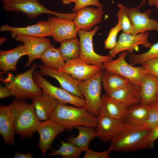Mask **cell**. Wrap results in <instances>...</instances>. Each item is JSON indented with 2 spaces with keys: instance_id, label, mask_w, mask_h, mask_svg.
I'll return each instance as SVG.
<instances>
[{
  "instance_id": "1",
  "label": "cell",
  "mask_w": 158,
  "mask_h": 158,
  "mask_svg": "<svg viewBox=\"0 0 158 158\" xmlns=\"http://www.w3.org/2000/svg\"><path fill=\"white\" fill-rule=\"evenodd\" d=\"M151 129L144 126L124 125L110 142L108 150L110 152L129 153L149 148Z\"/></svg>"
},
{
  "instance_id": "2",
  "label": "cell",
  "mask_w": 158,
  "mask_h": 158,
  "mask_svg": "<svg viewBox=\"0 0 158 158\" xmlns=\"http://www.w3.org/2000/svg\"><path fill=\"white\" fill-rule=\"evenodd\" d=\"M11 104L15 133L22 139L31 138L40 121L32 104L16 98Z\"/></svg>"
},
{
  "instance_id": "3",
  "label": "cell",
  "mask_w": 158,
  "mask_h": 158,
  "mask_svg": "<svg viewBox=\"0 0 158 158\" xmlns=\"http://www.w3.org/2000/svg\"><path fill=\"white\" fill-rule=\"evenodd\" d=\"M50 119L68 130L81 126L96 128L98 123V118L92 116L85 108L76 107L66 104H59Z\"/></svg>"
},
{
  "instance_id": "4",
  "label": "cell",
  "mask_w": 158,
  "mask_h": 158,
  "mask_svg": "<svg viewBox=\"0 0 158 158\" xmlns=\"http://www.w3.org/2000/svg\"><path fill=\"white\" fill-rule=\"evenodd\" d=\"M37 69V65L34 63L24 73L10 75L6 79L5 86L16 98L23 100L32 99L43 93V90L36 84L33 78V74Z\"/></svg>"
},
{
  "instance_id": "5",
  "label": "cell",
  "mask_w": 158,
  "mask_h": 158,
  "mask_svg": "<svg viewBox=\"0 0 158 158\" xmlns=\"http://www.w3.org/2000/svg\"><path fill=\"white\" fill-rule=\"evenodd\" d=\"M101 69L90 78L79 81V87L86 102L85 108L92 116L98 118L101 97L102 77Z\"/></svg>"
},
{
  "instance_id": "6",
  "label": "cell",
  "mask_w": 158,
  "mask_h": 158,
  "mask_svg": "<svg viewBox=\"0 0 158 158\" xmlns=\"http://www.w3.org/2000/svg\"><path fill=\"white\" fill-rule=\"evenodd\" d=\"M99 28L96 26L92 30L86 31L81 29L78 31L80 43V52L79 58L85 63L99 67L103 70V64L112 60L109 55L102 56L94 51L92 43L93 36Z\"/></svg>"
},
{
  "instance_id": "7",
  "label": "cell",
  "mask_w": 158,
  "mask_h": 158,
  "mask_svg": "<svg viewBox=\"0 0 158 158\" xmlns=\"http://www.w3.org/2000/svg\"><path fill=\"white\" fill-rule=\"evenodd\" d=\"M116 59L103 64V70L117 74L128 79L130 82L140 85L144 76L148 73L142 66L134 67L127 63L125 58L128 51H123Z\"/></svg>"
},
{
  "instance_id": "8",
  "label": "cell",
  "mask_w": 158,
  "mask_h": 158,
  "mask_svg": "<svg viewBox=\"0 0 158 158\" xmlns=\"http://www.w3.org/2000/svg\"><path fill=\"white\" fill-rule=\"evenodd\" d=\"M4 9L6 11L20 12L30 19H34L40 14H53L56 17L65 18L66 13L54 12L42 5L39 0H1Z\"/></svg>"
},
{
  "instance_id": "9",
  "label": "cell",
  "mask_w": 158,
  "mask_h": 158,
  "mask_svg": "<svg viewBox=\"0 0 158 158\" xmlns=\"http://www.w3.org/2000/svg\"><path fill=\"white\" fill-rule=\"evenodd\" d=\"M42 76L36 70L32 75L36 84L44 91L57 99L60 104L68 103L78 107H85L86 102L84 99L76 96L63 88L52 85Z\"/></svg>"
},
{
  "instance_id": "10",
  "label": "cell",
  "mask_w": 158,
  "mask_h": 158,
  "mask_svg": "<svg viewBox=\"0 0 158 158\" xmlns=\"http://www.w3.org/2000/svg\"><path fill=\"white\" fill-rule=\"evenodd\" d=\"M133 27L131 34L136 35L149 30L158 31V21L150 18L151 10L141 12L138 6L128 8L125 6Z\"/></svg>"
},
{
  "instance_id": "11",
  "label": "cell",
  "mask_w": 158,
  "mask_h": 158,
  "mask_svg": "<svg viewBox=\"0 0 158 158\" xmlns=\"http://www.w3.org/2000/svg\"><path fill=\"white\" fill-rule=\"evenodd\" d=\"M149 35L148 32L136 35L123 32L120 36L115 47L110 51L109 55L114 58L116 54L123 51H127L132 54L133 50L139 45L146 48H150L152 44L148 40Z\"/></svg>"
},
{
  "instance_id": "12",
  "label": "cell",
  "mask_w": 158,
  "mask_h": 158,
  "mask_svg": "<svg viewBox=\"0 0 158 158\" xmlns=\"http://www.w3.org/2000/svg\"><path fill=\"white\" fill-rule=\"evenodd\" d=\"M15 40L23 44L28 60L25 66H30L34 60L40 59L42 56L51 45V41L45 37L19 35Z\"/></svg>"
},
{
  "instance_id": "13",
  "label": "cell",
  "mask_w": 158,
  "mask_h": 158,
  "mask_svg": "<svg viewBox=\"0 0 158 158\" xmlns=\"http://www.w3.org/2000/svg\"><path fill=\"white\" fill-rule=\"evenodd\" d=\"M65 129L62 125L51 119L40 121L37 128L40 135L37 146L42 153L43 157L47 151L52 148L55 138Z\"/></svg>"
},
{
  "instance_id": "14",
  "label": "cell",
  "mask_w": 158,
  "mask_h": 158,
  "mask_svg": "<svg viewBox=\"0 0 158 158\" xmlns=\"http://www.w3.org/2000/svg\"><path fill=\"white\" fill-rule=\"evenodd\" d=\"M39 71L42 75L53 77L58 81L61 87L72 94L85 99L78 85L79 82L69 74L58 69L39 65Z\"/></svg>"
},
{
  "instance_id": "15",
  "label": "cell",
  "mask_w": 158,
  "mask_h": 158,
  "mask_svg": "<svg viewBox=\"0 0 158 158\" xmlns=\"http://www.w3.org/2000/svg\"><path fill=\"white\" fill-rule=\"evenodd\" d=\"M47 21L49 25L51 36L55 42H61L76 37L77 30L72 20L50 17Z\"/></svg>"
},
{
  "instance_id": "16",
  "label": "cell",
  "mask_w": 158,
  "mask_h": 158,
  "mask_svg": "<svg viewBox=\"0 0 158 158\" xmlns=\"http://www.w3.org/2000/svg\"><path fill=\"white\" fill-rule=\"evenodd\" d=\"M101 69L99 67L86 63L78 58L66 61L63 67L59 70L79 82L90 78Z\"/></svg>"
},
{
  "instance_id": "17",
  "label": "cell",
  "mask_w": 158,
  "mask_h": 158,
  "mask_svg": "<svg viewBox=\"0 0 158 158\" xmlns=\"http://www.w3.org/2000/svg\"><path fill=\"white\" fill-rule=\"evenodd\" d=\"M104 12L103 8L86 7L75 13L73 20L78 31H90L102 20Z\"/></svg>"
},
{
  "instance_id": "18",
  "label": "cell",
  "mask_w": 158,
  "mask_h": 158,
  "mask_svg": "<svg viewBox=\"0 0 158 158\" xmlns=\"http://www.w3.org/2000/svg\"><path fill=\"white\" fill-rule=\"evenodd\" d=\"M1 32H11L12 37L19 35L45 37L51 36L50 28L47 21L41 20L36 24L25 27H13L7 24L3 25L0 28Z\"/></svg>"
},
{
  "instance_id": "19",
  "label": "cell",
  "mask_w": 158,
  "mask_h": 158,
  "mask_svg": "<svg viewBox=\"0 0 158 158\" xmlns=\"http://www.w3.org/2000/svg\"><path fill=\"white\" fill-rule=\"evenodd\" d=\"M124 123L116 119L105 116H99L96 130V137L103 142H110L119 133Z\"/></svg>"
},
{
  "instance_id": "20",
  "label": "cell",
  "mask_w": 158,
  "mask_h": 158,
  "mask_svg": "<svg viewBox=\"0 0 158 158\" xmlns=\"http://www.w3.org/2000/svg\"><path fill=\"white\" fill-rule=\"evenodd\" d=\"M43 91L42 94L32 99V103L40 121L50 119L55 108L60 104L57 99Z\"/></svg>"
},
{
  "instance_id": "21",
  "label": "cell",
  "mask_w": 158,
  "mask_h": 158,
  "mask_svg": "<svg viewBox=\"0 0 158 158\" xmlns=\"http://www.w3.org/2000/svg\"><path fill=\"white\" fill-rule=\"evenodd\" d=\"M140 85L129 82L122 88L107 95L123 104L127 109L141 102Z\"/></svg>"
},
{
  "instance_id": "22",
  "label": "cell",
  "mask_w": 158,
  "mask_h": 158,
  "mask_svg": "<svg viewBox=\"0 0 158 158\" xmlns=\"http://www.w3.org/2000/svg\"><path fill=\"white\" fill-rule=\"evenodd\" d=\"M0 134L6 144L8 146L15 145L12 105L0 106Z\"/></svg>"
},
{
  "instance_id": "23",
  "label": "cell",
  "mask_w": 158,
  "mask_h": 158,
  "mask_svg": "<svg viewBox=\"0 0 158 158\" xmlns=\"http://www.w3.org/2000/svg\"><path fill=\"white\" fill-rule=\"evenodd\" d=\"M127 108L122 103L106 94L101 97L99 116L116 119L124 123Z\"/></svg>"
},
{
  "instance_id": "24",
  "label": "cell",
  "mask_w": 158,
  "mask_h": 158,
  "mask_svg": "<svg viewBox=\"0 0 158 158\" xmlns=\"http://www.w3.org/2000/svg\"><path fill=\"white\" fill-rule=\"evenodd\" d=\"M141 102L149 105L156 101L158 77L149 73L143 77L140 84Z\"/></svg>"
},
{
  "instance_id": "25",
  "label": "cell",
  "mask_w": 158,
  "mask_h": 158,
  "mask_svg": "<svg viewBox=\"0 0 158 158\" xmlns=\"http://www.w3.org/2000/svg\"><path fill=\"white\" fill-rule=\"evenodd\" d=\"M27 55L23 45L8 51H0V69L4 72H16V66L19 59Z\"/></svg>"
},
{
  "instance_id": "26",
  "label": "cell",
  "mask_w": 158,
  "mask_h": 158,
  "mask_svg": "<svg viewBox=\"0 0 158 158\" xmlns=\"http://www.w3.org/2000/svg\"><path fill=\"white\" fill-rule=\"evenodd\" d=\"M149 111V105L141 102L132 105L127 109L124 123L131 126H144Z\"/></svg>"
},
{
  "instance_id": "27",
  "label": "cell",
  "mask_w": 158,
  "mask_h": 158,
  "mask_svg": "<svg viewBox=\"0 0 158 158\" xmlns=\"http://www.w3.org/2000/svg\"><path fill=\"white\" fill-rule=\"evenodd\" d=\"M95 127L90 126H78L76 127L78 131L77 136H70L67 137V141L70 142L85 152L89 148L92 140L97 136Z\"/></svg>"
},
{
  "instance_id": "28",
  "label": "cell",
  "mask_w": 158,
  "mask_h": 158,
  "mask_svg": "<svg viewBox=\"0 0 158 158\" xmlns=\"http://www.w3.org/2000/svg\"><path fill=\"white\" fill-rule=\"evenodd\" d=\"M129 82L128 79L117 74L103 71L102 85L107 95L124 87Z\"/></svg>"
},
{
  "instance_id": "29",
  "label": "cell",
  "mask_w": 158,
  "mask_h": 158,
  "mask_svg": "<svg viewBox=\"0 0 158 158\" xmlns=\"http://www.w3.org/2000/svg\"><path fill=\"white\" fill-rule=\"evenodd\" d=\"M60 43L58 49L65 62L79 58L80 43L76 37L66 40Z\"/></svg>"
},
{
  "instance_id": "30",
  "label": "cell",
  "mask_w": 158,
  "mask_h": 158,
  "mask_svg": "<svg viewBox=\"0 0 158 158\" xmlns=\"http://www.w3.org/2000/svg\"><path fill=\"white\" fill-rule=\"evenodd\" d=\"M40 59L44 65L59 70L63 67L65 62L58 49L55 48L51 44L43 54Z\"/></svg>"
},
{
  "instance_id": "31",
  "label": "cell",
  "mask_w": 158,
  "mask_h": 158,
  "mask_svg": "<svg viewBox=\"0 0 158 158\" xmlns=\"http://www.w3.org/2000/svg\"><path fill=\"white\" fill-rule=\"evenodd\" d=\"M61 145L58 149L53 151L46 156L60 155L63 158H78L82 152L81 150L72 143L65 142L59 139Z\"/></svg>"
},
{
  "instance_id": "32",
  "label": "cell",
  "mask_w": 158,
  "mask_h": 158,
  "mask_svg": "<svg viewBox=\"0 0 158 158\" xmlns=\"http://www.w3.org/2000/svg\"><path fill=\"white\" fill-rule=\"evenodd\" d=\"M158 58V42L152 45L150 49L144 53L135 54H130L129 60L133 65L141 64L150 59Z\"/></svg>"
},
{
  "instance_id": "33",
  "label": "cell",
  "mask_w": 158,
  "mask_h": 158,
  "mask_svg": "<svg viewBox=\"0 0 158 158\" xmlns=\"http://www.w3.org/2000/svg\"><path fill=\"white\" fill-rule=\"evenodd\" d=\"M118 6L119 8L117 14L118 22L120 24L123 32L131 34L133 27L130 18L125 9V6L119 3Z\"/></svg>"
},
{
  "instance_id": "34",
  "label": "cell",
  "mask_w": 158,
  "mask_h": 158,
  "mask_svg": "<svg viewBox=\"0 0 158 158\" xmlns=\"http://www.w3.org/2000/svg\"><path fill=\"white\" fill-rule=\"evenodd\" d=\"M122 30L120 24L118 22L115 26L110 30L108 36L104 42L105 49L111 50L114 48L117 42L116 40L117 35Z\"/></svg>"
},
{
  "instance_id": "35",
  "label": "cell",
  "mask_w": 158,
  "mask_h": 158,
  "mask_svg": "<svg viewBox=\"0 0 158 158\" xmlns=\"http://www.w3.org/2000/svg\"><path fill=\"white\" fill-rule=\"evenodd\" d=\"M149 106L148 116L144 126L147 128L152 129L158 123V103L155 102L151 103Z\"/></svg>"
},
{
  "instance_id": "36",
  "label": "cell",
  "mask_w": 158,
  "mask_h": 158,
  "mask_svg": "<svg viewBox=\"0 0 158 158\" xmlns=\"http://www.w3.org/2000/svg\"><path fill=\"white\" fill-rule=\"evenodd\" d=\"M73 8V13L78 12L81 9L89 6H94L97 8H102L104 6L98 0H76Z\"/></svg>"
},
{
  "instance_id": "37",
  "label": "cell",
  "mask_w": 158,
  "mask_h": 158,
  "mask_svg": "<svg viewBox=\"0 0 158 158\" xmlns=\"http://www.w3.org/2000/svg\"><path fill=\"white\" fill-rule=\"evenodd\" d=\"M148 73L158 77V58L149 60L141 64Z\"/></svg>"
},
{
  "instance_id": "38",
  "label": "cell",
  "mask_w": 158,
  "mask_h": 158,
  "mask_svg": "<svg viewBox=\"0 0 158 158\" xmlns=\"http://www.w3.org/2000/svg\"><path fill=\"white\" fill-rule=\"evenodd\" d=\"M83 158H110V152L107 150L102 152L94 151L89 148L85 152Z\"/></svg>"
},
{
  "instance_id": "39",
  "label": "cell",
  "mask_w": 158,
  "mask_h": 158,
  "mask_svg": "<svg viewBox=\"0 0 158 158\" xmlns=\"http://www.w3.org/2000/svg\"><path fill=\"white\" fill-rule=\"evenodd\" d=\"M158 139V123L156 124L151 130L149 138V148H152L154 143Z\"/></svg>"
},
{
  "instance_id": "40",
  "label": "cell",
  "mask_w": 158,
  "mask_h": 158,
  "mask_svg": "<svg viewBox=\"0 0 158 158\" xmlns=\"http://www.w3.org/2000/svg\"><path fill=\"white\" fill-rule=\"evenodd\" d=\"M13 96L10 90L6 87H0V99H5Z\"/></svg>"
},
{
  "instance_id": "41",
  "label": "cell",
  "mask_w": 158,
  "mask_h": 158,
  "mask_svg": "<svg viewBox=\"0 0 158 158\" xmlns=\"http://www.w3.org/2000/svg\"><path fill=\"white\" fill-rule=\"evenodd\" d=\"M14 157V158H33V157L32 154L29 152L26 154H23L16 151Z\"/></svg>"
},
{
  "instance_id": "42",
  "label": "cell",
  "mask_w": 158,
  "mask_h": 158,
  "mask_svg": "<svg viewBox=\"0 0 158 158\" xmlns=\"http://www.w3.org/2000/svg\"><path fill=\"white\" fill-rule=\"evenodd\" d=\"M147 3L150 6H154L158 9V0H148Z\"/></svg>"
},
{
  "instance_id": "43",
  "label": "cell",
  "mask_w": 158,
  "mask_h": 158,
  "mask_svg": "<svg viewBox=\"0 0 158 158\" xmlns=\"http://www.w3.org/2000/svg\"><path fill=\"white\" fill-rule=\"evenodd\" d=\"M76 0H61L63 4H68L72 2H74Z\"/></svg>"
},
{
  "instance_id": "44",
  "label": "cell",
  "mask_w": 158,
  "mask_h": 158,
  "mask_svg": "<svg viewBox=\"0 0 158 158\" xmlns=\"http://www.w3.org/2000/svg\"><path fill=\"white\" fill-rule=\"evenodd\" d=\"M148 1V0H143L140 4L138 7L140 8L144 6Z\"/></svg>"
},
{
  "instance_id": "45",
  "label": "cell",
  "mask_w": 158,
  "mask_h": 158,
  "mask_svg": "<svg viewBox=\"0 0 158 158\" xmlns=\"http://www.w3.org/2000/svg\"><path fill=\"white\" fill-rule=\"evenodd\" d=\"M7 40V38L6 37H1L0 38V44L1 45L4 42Z\"/></svg>"
},
{
  "instance_id": "46",
  "label": "cell",
  "mask_w": 158,
  "mask_h": 158,
  "mask_svg": "<svg viewBox=\"0 0 158 158\" xmlns=\"http://www.w3.org/2000/svg\"><path fill=\"white\" fill-rule=\"evenodd\" d=\"M156 101L158 103V90H157L156 95Z\"/></svg>"
}]
</instances>
